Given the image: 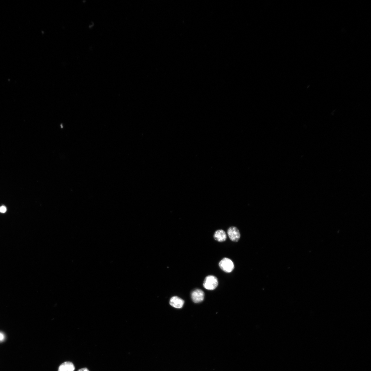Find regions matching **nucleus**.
Wrapping results in <instances>:
<instances>
[{"label":"nucleus","mask_w":371,"mask_h":371,"mask_svg":"<svg viewBox=\"0 0 371 371\" xmlns=\"http://www.w3.org/2000/svg\"><path fill=\"white\" fill-rule=\"evenodd\" d=\"M218 284V281L217 277L213 275H209L206 277L203 285L206 289L212 290L217 288Z\"/></svg>","instance_id":"f257e3e1"},{"label":"nucleus","mask_w":371,"mask_h":371,"mask_svg":"<svg viewBox=\"0 0 371 371\" xmlns=\"http://www.w3.org/2000/svg\"><path fill=\"white\" fill-rule=\"evenodd\" d=\"M219 265L223 271L227 273H230L233 271L234 268L233 262L231 260L226 257L223 259L219 262Z\"/></svg>","instance_id":"f03ea898"},{"label":"nucleus","mask_w":371,"mask_h":371,"mask_svg":"<svg viewBox=\"0 0 371 371\" xmlns=\"http://www.w3.org/2000/svg\"><path fill=\"white\" fill-rule=\"evenodd\" d=\"M227 233L231 241L237 242L239 240L241 234L238 229L235 227H231L228 228Z\"/></svg>","instance_id":"7ed1b4c3"},{"label":"nucleus","mask_w":371,"mask_h":371,"mask_svg":"<svg viewBox=\"0 0 371 371\" xmlns=\"http://www.w3.org/2000/svg\"><path fill=\"white\" fill-rule=\"evenodd\" d=\"M205 293L202 290L199 289L195 290L191 294L193 302L195 303L201 302L204 298Z\"/></svg>","instance_id":"20e7f679"},{"label":"nucleus","mask_w":371,"mask_h":371,"mask_svg":"<svg viewBox=\"0 0 371 371\" xmlns=\"http://www.w3.org/2000/svg\"><path fill=\"white\" fill-rule=\"evenodd\" d=\"M170 304L174 308L180 309L183 307L184 304V301L179 297L174 296L170 299Z\"/></svg>","instance_id":"39448f33"},{"label":"nucleus","mask_w":371,"mask_h":371,"mask_svg":"<svg viewBox=\"0 0 371 371\" xmlns=\"http://www.w3.org/2000/svg\"><path fill=\"white\" fill-rule=\"evenodd\" d=\"M214 239L219 242H224L227 240V235L225 232L223 230L216 231L214 234Z\"/></svg>","instance_id":"423d86ee"},{"label":"nucleus","mask_w":371,"mask_h":371,"mask_svg":"<svg viewBox=\"0 0 371 371\" xmlns=\"http://www.w3.org/2000/svg\"><path fill=\"white\" fill-rule=\"evenodd\" d=\"M75 366L74 364L70 362H66L61 364L58 371H74Z\"/></svg>","instance_id":"0eeeda50"},{"label":"nucleus","mask_w":371,"mask_h":371,"mask_svg":"<svg viewBox=\"0 0 371 371\" xmlns=\"http://www.w3.org/2000/svg\"><path fill=\"white\" fill-rule=\"evenodd\" d=\"M7 211V208L5 206H0V212L2 213H5Z\"/></svg>","instance_id":"6e6552de"},{"label":"nucleus","mask_w":371,"mask_h":371,"mask_svg":"<svg viewBox=\"0 0 371 371\" xmlns=\"http://www.w3.org/2000/svg\"><path fill=\"white\" fill-rule=\"evenodd\" d=\"M4 334L2 333H0V341H2L4 340Z\"/></svg>","instance_id":"1a4fd4ad"},{"label":"nucleus","mask_w":371,"mask_h":371,"mask_svg":"<svg viewBox=\"0 0 371 371\" xmlns=\"http://www.w3.org/2000/svg\"><path fill=\"white\" fill-rule=\"evenodd\" d=\"M78 371H89V370L88 369L85 368L80 369L78 370Z\"/></svg>","instance_id":"9d476101"}]
</instances>
